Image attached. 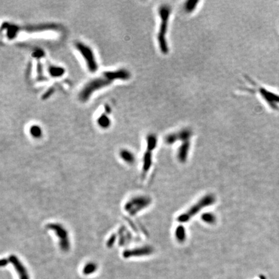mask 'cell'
<instances>
[{
  "label": "cell",
  "instance_id": "obj_15",
  "mask_svg": "<svg viewBox=\"0 0 279 279\" xmlns=\"http://www.w3.org/2000/svg\"><path fill=\"white\" fill-rule=\"evenodd\" d=\"M264 279H265V278H264Z\"/></svg>",
  "mask_w": 279,
  "mask_h": 279
},
{
  "label": "cell",
  "instance_id": "obj_8",
  "mask_svg": "<svg viewBox=\"0 0 279 279\" xmlns=\"http://www.w3.org/2000/svg\"><path fill=\"white\" fill-rule=\"evenodd\" d=\"M48 73L51 77L59 78L65 74V69L60 66H50L48 67Z\"/></svg>",
  "mask_w": 279,
  "mask_h": 279
},
{
  "label": "cell",
  "instance_id": "obj_6",
  "mask_svg": "<svg viewBox=\"0 0 279 279\" xmlns=\"http://www.w3.org/2000/svg\"><path fill=\"white\" fill-rule=\"evenodd\" d=\"M54 230L56 235H58L60 239V245L63 251L67 252L70 247V243L69 240L68 233L63 227H61L59 224H51L49 225V227Z\"/></svg>",
  "mask_w": 279,
  "mask_h": 279
},
{
  "label": "cell",
  "instance_id": "obj_10",
  "mask_svg": "<svg viewBox=\"0 0 279 279\" xmlns=\"http://www.w3.org/2000/svg\"><path fill=\"white\" fill-rule=\"evenodd\" d=\"M108 114H102L98 118H97V124L98 125L102 128L107 129L110 127L111 125V120L109 118V116L107 115Z\"/></svg>",
  "mask_w": 279,
  "mask_h": 279
},
{
  "label": "cell",
  "instance_id": "obj_3",
  "mask_svg": "<svg viewBox=\"0 0 279 279\" xmlns=\"http://www.w3.org/2000/svg\"><path fill=\"white\" fill-rule=\"evenodd\" d=\"M60 28L61 27L60 25L53 23L20 26L16 24L5 22L2 25V31L5 29L6 31V37L9 40H12L16 38L18 34L21 31H25L27 32H38L47 31H58L60 29Z\"/></svg>",
  "mask_w": 279,
  "mask_h": 279
},
{
  "label": "cell",
  "instance_id": "obj_12",
  "mask_svg": "<svg viewBox=\"0 0 279 279\" xmlns=\"http://www.w3.org/2000/svg\"><path fill=\"white\" fill-rule=\"evenodd\" d=\"M29 133L32 137L38 138L42 136V129L38 125H32L29 128Z\"/></svg>",
  "mask_w": 279,
  "mask_h": 279
},
{
  "label": "cell",
  "instance_id": "obj_11",
  "mask_svg": "<svg viewBox=\"0 0 279 279\" xmlns=\"http://www.w3.org/2000/svg\"><path fill=\"white\" fill-rule=\"evenodd\" d=\"M121 158L125 162H127V163H132L134 162V156L133 155V154L129 151H128L127 149H123L122 151H121L120 153Z\"/></svg>",
  "mask_w": 279,
  "mask_h": 279
},
{
  "label": "cell",
  "instance_id": "obj_7",
  "mask_svg": "<svg viewBox=\"0 0 279 279\" xmlns=\"http://www.w3.org/2000/svg\"><path fill=\"white\" fill-rule=\"evenodd\" d=\"M9 261L12 263L13 266L19 275V279H29V275L28 274L27 270L21 263L18 257L15 255H11L9 256Z\"/></svg>",
  "mask_w": 279,
  "mask_h": 279
},
{
  "label": "cell",
  "instance_id": "obj_4",
  "mask_svg": "<svg viewBox=\"0 0 279 279\" xmlns=\"http://www.w3.org/2000/svg\"><path fill=\"white\" fill-rule=\"evenodd\" d=\"M74 47L83 58L87 69L92 73L96 72L98 66L94 51L91 47L81 41L76 42Z\"/></svg>",
  "mask_w": 279,
  "mask_h": 279
},
{
  "label": "cell",
  "instance_id": "obj_1",
  "mask_svg": "<svg viewBox=\"0 0 279 279\" xmlns=\"http://www.w3.org/2000/svg\"><path fill=\"white\" fill-rule=\"evenodd\" d=\"M131 74L125 69L107 70L101 76L89 82L82 88L79 94V99L82 102H86L95 92L111 85L116 80H129Z\"/></svg>",
  "mask_w": 279,
  "mask_h": 279
},
{
  "label": "cell",
  "instance_id": "obj_2",
  "mask_svg": "<svg viewBox=\"0 0 279 279\" xmlns=\"http://www.w3.org/2000/svg\"><path fill=\"white\" fill-rule=\"evenodd\" d=\"M171 14H172V9L169 5L164 3L159 6L158 16L159 23L156 40L159 51L163 55H167L169 53L167 34Z\"/></svg>",
  "mask_w": 279,
  "mask_h": 279
},
{
  "label": "cell",
  "instance_id": "obj_14",
  "mask_svg": "<svg viewBox=\"0 0 279 279\" xmlns=\"http://www.w3.org/2000/svg\"><path fill=\"white\" fill-rule=\"evenodd\" d=\"M7 264H8V260H7L6 259H3L1 260V266H2V267H4V266H6V265H7Z\"/></svg>",
  "mask_w": 279,
  "mask_h": 279
},
{
  "label": "cell",
  "instance_id": "obj_5",
  "mask_svg": "<svg viewBox=\"0 0 279 279\" xmlns=\"http://www.w3.org/2000/svg\"><path fill=\"white\" fill-rule=\"evenodd\" d=\"M246 79L247 81L252 85V88H246L247 91L250 92H254L256 91L259 93V95L262 96V98L265 100V101L268 103V104L273 108V109H276L277 108V105L279 104V95H277L275 93L271 92L270 91H268L266 88L263 87L259 86V85H256L255 82H254L252 79L247 76L246 77Z\"/></svg>",
  "mask_w": 279,
  "mask_h": 279
},
{
  "label": "cell",
  "instance_id": "obj_13",
  "mask_svg": "<svg viewBox=\"0 0 279 279\" xmlns=\"http://www.w3.org/2000/svg\"><path fill=\"white\" fill-rule=\"evenodd\" d=\"M96 269H97V266L95 263L89 262V263H87L86 265L84 266L83 273L85 275H91L93 273H95Z\"/></svg>",
  "mask_w": 279,
  "mask_h": 279
},
{
  "label": "cell",
  "instance_id": "obj_9",
  "mask_svg": "<svg viewBox=\"0 0 279 279\" xmlns=\"http://www.w3.org/2000/svg\"><path fill=\"white\" fill-rule=\"evenodd\" d=\"M200 2L195 0H189L185 2L184 5V11L187 14H192L197 9Z\"/></svg>",
  "mask_w": 279,
  "mask_h": 279
}]
</instances>
